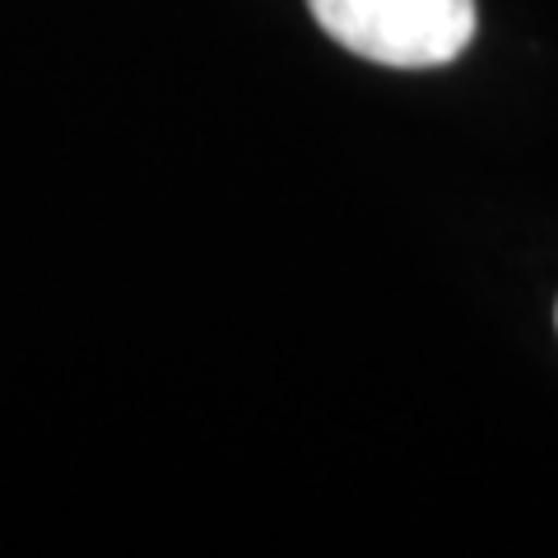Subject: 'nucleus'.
Instances as JSON below:
<instances>
[{
  "label": "nucleus",
  "instance_id": "1",
  "mask_svg": "<svg viewBox=\"0 0 558 558\" xmlns=\"http://www.w3.org/2000/svg\"><path fill=\"white\" fill-rule=\"evenodd\" d=\"M354 57L400 70L447 65L475 38V0H307Z\"/></svg>",
  "mask_w": 558,
  "mask_h": 558
}]
</instances>
